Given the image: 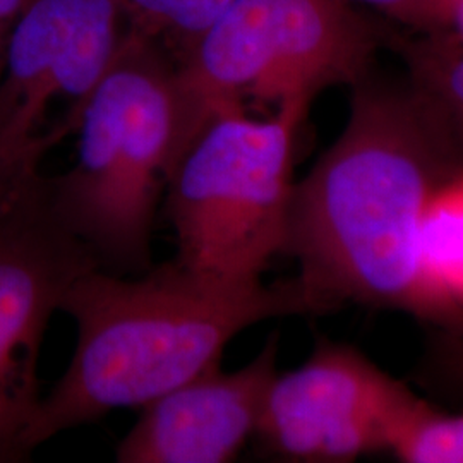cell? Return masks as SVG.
<instances>
[{
	"label": "cell",
	"instance_id": "1",
	"mask_svg": "<svg viewBox=\"0 0 463 463\" xmlns=\"http://www.w3.org/2000/svg\"><path fill=\"white\" fill-rule=\"evenodd\" d=\"M350 90L342 133L296 183L283 254L315 315L354 304L463 335V302L426 248L430 212L463 174V122L409 76Z\"/></svg>",
	"mask_w": 463,
	"mask_h": 463
},
{
	"label": "cell",
	"instance_id": "2",
	"mask_svg": "<svg viewBox=\"0 0 463 463\" xmlns=\"http://www.w3.org/2000/svg\"><path fill=\"white\" fill-rule=\"evenodd\" d=\"M61 311L78 340L71 363L30 434L36 451L53 436L153 400L220 367L232 340L254 325L315 309L298 277L222 283L175 258L136 279L95 268L71 285Z\"/></svg>",
	"mask_w": 463,
	"mask_h": 463
},
{
	"label": "cell",
	"instance_id": "3",
	"mask_svg": "<svg viewBox=\"0 0 463 463\" xmlns=\"http://www.w3.org/2000/svg\"><path fill=\"white\" fill-rule=\"evenodd\" d=\"M76 164L45 177L50 210L95 256L99 269L153 268L151 235L181 155L175 61L133 30L84 105Z\"/></svg>",
	"mask_w": 463,
	"mask_h": 463
},
{
	"label": "cell",
	"instance_id": "4",
	"mask_svg": "<svg viewBox=\"0 0 463 463\" xmlns=\"http://www.w3.org/2000/svg\"><path fill=\"white\" fill-rule=\"evenodd\" d=\"M386 30L348 0H233L175 59L181 155L218 114L311 103L333 86H355L373 72Z\"/></svg>",
	"mask_w": 463,
	"mask_h": 463
},
{
	"label": "cell",
	"instance_id": "5",
	"mask_svg": "<svg viewBox=\"0 0 463 463\" xmlns=\"http://www.w3.org/2000/svg\"><path fill=\"white\" fill-rule=\"evenodd\" d=\"M309 109L283 101L268 117L227 110L185 146L164 196L181 265L222 283L263 280L285 248L296 143Z\"/></svg>",
	"mask_w": 463,
	"mask_h": 463
},
{
	"label": "cell",
	"instance_id": "6",
	"mask_svg": "<svg viewBox=\"0 0 463 463\" xmlns=\"http://www.w3.org/2000/svg\"><path fill=\"white\" fill-rule=\"evenodd\" d=\"M131 32L122 0L30 2L0 80V204L43 177L42 160L76 133Z\"/></svg>",
	"mask_w": 463,
	"mask_h": 463
},
{
	"label": "cell",
	"instance_id": "7",
	"mask_svg": "<svg viewBox=\"0 0 463 463\" xmlns=\"http://www.w3.org/2000/svg\"><path fill=\"white\" fill-rule=\"evenodd\" d=\"M95 268L91 250L52 213L45 175L0 208V463L33 457L43 338L71 285Z\"/></svg>",
	"mask_w": 463,
	"mask_h": 463
},
{
	"label": "cell",
	"instance_id": "8",
	"mask_svg": "<svg viewBox=\"0 0 463 463\" xmlns=\"http://www.w3.org/2000/svg\"><path fill=\"white\" fill-rule=\"evenodd\" d=\"M419 400L359 348L319 338L302 364L277 373L252 439L279 462H355L388 451Z\"/></svg>",
	"mask_w": 463,
	"mask_h": 463
},
{
	"label": "cell",
	"instance_id": "9",
	"mask_svg": "<svg viewBox=\"0 0 463 463\" xmlns=\"http://www.w3.org/2000/svg\"><path fill=\"white\" fill-rule=\"evenodd\" d=\"M279 352L280 335L273 333L244 367H216L153 400L118 441L117 462H233L256 434Z\"/></svg>",
	"mask_w": 463,
	"mask_h": 463
},
{
	"label": "cell",
	"instance_id": "10",
	"mask_svg": "<svg viewBox=\"0 0 463 463\" xmlns=\"http://www.w3.org/2000/svg\"><path fill=\"white\" fill-rule=\"evenodd\" d=\"M133 30L146 34L179 59L233 0H122Z\"/></svg>",
	"mask_w": 463,
	"mask_h": 463
},
{
	"label": "cell",
	"instance_id": "11",
	"mask_svg": "<svg viewBox=\"0 0 463 463\" xmlns=\"http://www.w3.org/2000/svg\"><path fill=\"white\" fill-rule=\"evenodd\" d=\"M397 52L407 76L463 120V43L439 33L403 34Z\"/></svg>",
	"mask_w": 463,
	"mask_h": 463
},
{
	"label": "cell",
	"instance_id": "12",
	"mask_svg": "<svg viewBox=\"0 0 463 463\" xmlns=\"http://www.w3.org/2000/svg\"><path fill=\"white\" fill-rule=\"evenodd\" d=\"M388 451L405 463H463V412H443L420 398Z\"/></svg>",
	"mask_w": 463,
	"mask_h": 463
},
{
	"label": "cell",
	"instance_id": "13",
	"mask_svg": "<svg viewBox=\"0 0 463 463\" xmlns=\"http://www.w3.org/2000/svg\"><path fill=\"white\" fill-rule=\"evenodd\" d=\"M355 5H369L383 16L397 21L398 24L414 33H430L436 23L441 0H348Z\"/></svg>",
	"mask_w": 463,
	"mask_h": 463
},
{
	"label": "cell",
	"instance_id": "14",
	"mask_svg": "<svg viewBox=\"0 0 463 463\" xmlns=\"http://www.w3.org/2000/svg\"><path fill=\"white\" fill-rule=\"evenodd\" d=\"M438 355L434 361L439 364V373L457 384L463 386V335L439 333Z\"/></svg>",
	"mask_w": 463,
	"mask_h": 463
},
{
	"label": "cell",
	"instance_id": "15",
	"mask_svg": "<svg viewBox=\"0 0 463 463\" xmlns=\"http://www.w3.org/2000/svg\"><path fill=\"white\" fill-rule=\"evenodd\" d=\"M32 0H0V80L5 67V57L11 34Z\"/></svg>",
	"mask_w": 463,
	"mask_h": 463
}]
</instances>
